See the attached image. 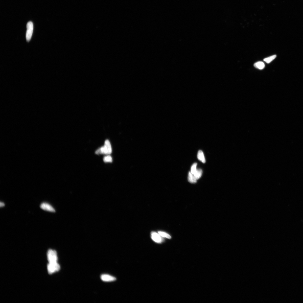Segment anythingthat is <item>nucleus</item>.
<instances>
[{"label": "nucleus", "instance_id": "f257e3e1", "mask_svg": "<svg viewBox=\"0 0 303 303\" xmlns=\"http://www.w3.org/2000/svg\"><path fill=\"white\" fill-rule=\"evenodd\" d=\"M111 145L108 140H106L104 142V146L98 149L95 152L97 154H104L109 155L112 152Z\"/></svg>", "mask_w": 303, "mask_h": 303}, {"label": "nucleus", "instance_id": "f03ea898", "mask_svg": "<svg viewBox=\"0 0 303 303\" xmlns=\"http://www.w3.org/2000/svg\"><path fill=\"white\" fill-rule=\"evenodd\" d=\"M47 257L49 263H57V257L56 252L55 250L50 249L47 253Z\"/></svg>", "mask_w": 303, "mask_h": 303}, {"label": "nucleus", "instance_id": "7ed1b4c3", "mask_svg": "<svg viewBox=\"0 0 303 303\" xmlns=\"http://www.w3.org/2000/svg\"><path fill=\"white\" fill-rule=\"evenodd\" d=\"M27 31L26 33V39L29 42L31 39L33 30V24L31 21L28 22L27 24Z\"/></svg>", "mask_w": 303, "mask_h": 303}, {"label": "nucleus", "instance_id": "20e7f679", "mask_svg": "<svg viewBox=\"0 0 303 303\" xmlns=\"http://www.w3.org/2000/svg\"><path fill=\"white\" fill-rule=\"evenodd\" d=\"M60 269L59 264L57 263H49L48 265V273L50 274L58 271Z\"/></svg>", "mask_w": 303, "mask_h": 303}, {"label": "nucleus", "instance_id": "39448f33", "mask_svg": "<svg viewBox=\"0 0 303 303\" xmlns=\"http://www.w3.org/2000/svg\"><path fill=\"white\" fill-rule=\"evenodd\" d=\"M159 234L154 232L151 233V238L152 240L157 243H161L164 241L162 238Z\"/></svg>", "mask_w": 303, "mask_h": 303}, {"label": "nucleus", "instance_id": "423d86ee", "mask_svg": "<svg viewBox=\"0 0 303 303\" xmlns=\"http://www.w3.org/2000/svg\"><path fill=\"white\" fill-rule=\"evenodd\" d=\"M42 209L49 212H55V211L52 206L47 203H43L40 205Z\"/></svg>", "mask_w": 303, "mask_h": 303}, {"label": "nucleus", "instance_id": "0eeeda50", "mask_svg": "<svg viewBox=\"0 0 303 303\" xmlns=\"http://www.w3.org/2000/svg\"><path fill=\"white\" fill-rule=\"evenodd\" d=\"M101 279L102 281L106 282H112L116 280L115 277L107 274L101 275Z\"/></svg>", "mask_w": 303, "mask_h": 303}, {"label": "nucleus", "instance_id": "6e6552de", "mask_svg": "<svg viewBox=\"0 0 303 303\" xmlns=\"http://www.w3.org/2000/svg\"><path fill=\"white\" fill-rule=\"evenodd\" d=\"M198 158L200 161L204 164L205 162V160L203 152L201 150L198 151L197 155Z\"/></svg>", "mask_w": 303, "mask_h": 303}, {"label": "nucleus", "instance_id": "1a4fd4ad", "mask_svg": "<svg viewBox=\"0 0 303 303\" xmlns=\"http://www.w3.org/2000/svg\"><path fill=\"white\" fill-rule=\"evenodd\" d=\"M188 181L191 183H195L197 182V180L194 175L191 172H190L188 174Z\"/></svg>", "mask_w": 303, "mask_h": 303}, {"label": "nucleus", "instance_id": "9d476101", "mask_svg": "<svg viewBox=\"0 0 303 303\" xmlns=\"http://www.w3.org/2000/svg\"><path fill=\"white\" fill-rule=\"evenodd\" d=\"M254 66L259 69H263L265 67V65L264 62H258L255 63L254 64Z\"/></svg>", "mask_w": 303, "mask_h": 303}, {"label": "nucleus", "instance_id": "9b49d317", "mask_svg": "<svg viewBox=\"0 0 303 303\" xmlns=\"http://www.w3.org/2000/svg\"><path fill=\"white\" fill-rule=\"evenodd\" d=\"M202 173V171L201 169H199L197 170L196 172L195 173V174L193 175H194L196 179L197 180L199 179L201 177Z\"/></svg>", "mask_w": 303, "mask_h": 303}, {"label": "nucleus", "instance_id": "f8f14e48", "mask_svg": "<svg viewBox=\"0 0 303 303\" xmlns=\"http://www.w3.org/2000/svg\"><path fill=\"white\" fill-rule=\"evenodd\" d=\"M276 57V55H273L271 56L265 58L264 60V61L267 63H269L271 62L272 60H273Z\"/></svg>", "mask_w": 303, "mask_h": 303}, {"label": "nucleus", "instance_id": "ddd939ff", "mask_svg": "<svg viewBox=\"0 0 303 303\" xmlns=\"http://www.w3.org/2000/svg\"><path fill=\"white\" fill-rule=\"evenodd\" d=\"M103 159L104 161L105 162H112L113 161L111 157L109 155L104 157Z\"/></svg>", "mask_w": 303, "mask_h": 303}, {"label": "nucleus", "instance_id": "4468645a", "mask_svg": "<svg viewBox=\"0 0 303 303\" xmlns=\"http://www.w3.org/2000/svg\"><path fill=\"white\" fill-rule=\"evenodd\" d=\"M158 234L162 237L166 238L169 239L171 238V237L168 234L162 231H158Z\"/></svg>", "mask_w": 303, "mask_h": 303}, {"label": "nucleus", "instance_id": "2eb2a0df", "mask_svg": "<svg viewBox=\"0 0 303 303\" xmlns=\"http://www.w3.org/2000/svg\"><path fill=\"white\" fill-rule=\"evenodd\" d=\"M197 165V164L195 163L193 164L191 168V172L193 175H194L197 171L196 167Z\"/></svg>", "mask_w": 303, "mask_h": 303}, {"label": "nucleus", "instance_id": "dca6fc26", "mask_svg": "<svg viewBox=\"0 0 303 303\" xmlns=\"http://www.w3.org/2000/svg\"><path fill=\"white\" fill-rule=\"evenodd\" d=\"M5 205V203H4L1 202V203H0V206H1V207H4Z\"/></svg>", "mask_w": 303, "mask_h": 303}]
</instances>
